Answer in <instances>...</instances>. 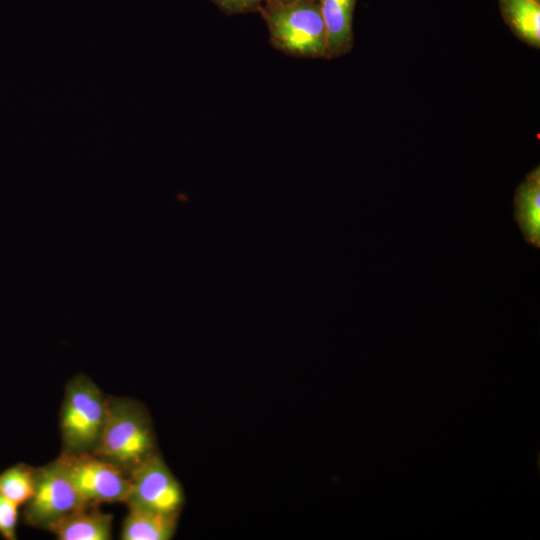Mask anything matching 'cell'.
Wrapping results in <instances>:
<instances>
[{
  "label": "cell",
  "mask_w": 540,
  "mask_h": 540,
  "mask_svg": "<svg viewBox=\"0 0 540 540\" xmlns=\"http://www.w3.org/2000/svg\"><path fill=\"white\" fill-rule=\"evenodd\" d=\"M156 453V435L146 408L130 398L107 397L106 419L93 454L129 475Z\"/></svg>",
  "instance_id": "6da1fadb"
},
{
  "label": "cell",
  "mask_w": 540,
  "mask_h": 540,
  "mask_svg": "<svg viewBox=\"0 0 540 540\" xmlns=\"http://www.w3.org/2000/svg\"><path fill=\"white\" fill-rule=\"evenodd\" d=\"M35 468L17 463L0 473V493L18 506L24 505L33 495Z\"/></svg>",
  "instance_id": "7c38bea8"
},
{
  "label": "cell",
  "mask_w": 540,
  "mask_h": 540,
  "mask_svg": "<svg viewBox=\"0 0 540 540\" xmlns=\"http://www.w3.org/2000/svg\"><path fill=\"white\" fill-rule=\"evenodd\" d=\"M296 1H300V0H267V5L268 6L283 5V4H288V3H292Z\"/></svg>",
  "instance_id": "9a60e30c"
},
{
  "label": "cell",
  "mask_w": 540,
  "mask_h": 540,
  "mask_svg": "<svg viewBox=\"0 0 540 540\" xmlns=\"http://www.w3.org/2000/svg\"><path fill=\"white\" fill-rule=\"evenodd\" d=\"M122 530V540H170L173 538L179 515L165 514L141 508H128Z\"/></svg>",
  "instance_id": "30bf717a"
},
{
  "label": "cell",
  "mask_w": 540,
  "mask_h": 540,
  "mask_svg": "<svg viewBox=\"0 0 540 540\" xmlns=\"http://www.w3.org/2000/svg\"><path fill=\"white\" fill-rule=\"evenodd\" d=\"M56 459L35 468L34 492L24 504V523L49 528L75 509L87 504Z\"/></svg>",
  "instance_id": "277c9868"
},
{
  "label": "cell",
  "mask_w": 540,
  "mask_h": 540,
  "mask_svg": "<svg viewBox=\"0 0 540 540\" xmlns=\"http://www.w3.org/2000/svg\"><path fill=\"white\" fill-rule=\"evenodd\" d=\"M18 507L0 493V536L5 540L17 539Z\"/></svg>",
  "instance_id": "4fadbf2b"
},
{
  "label": "cell",
  "mask_w": 540,
  "mask_h": 540,
  "mask_svg": "<svg viewBox=\"0 0 540 540\" xmlns=\"http://www.w3.org/2000/svg\"><path fill=\"white\" fill-rule=\"evenodd\" d=\"M113 516L99 509L98 504L87 503L67 514L49 531L59 540H110Z\"/></svg>",
  "instance_id": "52a82bcc"
},
{
  "label": "cell",
  "mask_w": 540,
  "mask_h": 540,
  "mask_svg": "<svg viewBox=\"0 0 540 540\" xmlns=\"http://www.w3.org/2000/svg\"><path fill=\"white\" fill-rule=\"evenodd\" d=\"M514 218L530 245L540 246V168H534L516 189Z\"/></svg>",
  "instance_id": "9c48e42d"
},
{
  "label": "cell",
  "mask_w": 540,
  "mask_h": 540,
  "mask_svg": "<svg viewBox=\"0 0 540 540\" xmlns=\"http://www.w3.org/2000/svg\"><path fill=\"white\" fill-rule=\"evenodd\" d=\"M536 1H538V2H539V0H536Z\"/></svg>",
  "instance_id": "2e32d148"
},
{
  "label": "cell",
  "mask_w": 540,
  "mask_h": 540,
  "mask_svg": "<svg viewBox=\"0 0 540 540\" xmlns=\"http://www.w3.org/2000/svg\"><path fill=\"white\" fill-rule=\"evenodd\" d=\"M107 412V397L86 375L67 382L60 410L64 455L93 454L99 444Z\"/></svg>",
  "instance_id": "7a4b0ae2"
},
{
  "label": "cell",
  "mask_w": 540,
  "mask_h": 540,
  "mask_svg": "<svg viewBox=\"0 0 540 540\" xmlns=\"http://www.w3.org/2000/svg\"><path fill=\"white\" fill-rule=\"evenodd\" d=\"M226 13H241L256 9L263 0H211Z\"/></svg>",
  "instance_id": "5bb4252c"
},
{
  "label": "cell",
  "mask_w": 540,
  "mask_h": 540,
  "mask_svg": "<svg viewBox=\"0 0 540 540\" xmlns=\"http://www.w3.org/2000/svg\"><path fill=\"white\" fill-rule=\"evenodd\" d=\"M271 44L295 57L327 58V37L317 0H300L263 9Z\"/></svg>",
  "instance_id": "3957f363"
},
{
  "label": "cell",
  "mask_w": 540,
  "mask_h": 540,
  "mask_svg": "<svg viewBox=\"0 0 540 540\" xmlns=\"http://www.w3.org/2000/svg\"><path fill=\"white\" fill-rule=\"evenodd\" d=\"M503 16L515 35L527 45L540 46V5L536 0H501Z\"/></svg>",
  "instance_id": "8fae6325"
},
{
  "label": "cell",
  "mask_w": 540,
  "mask_h": 540,
  "mask_svg": "<svg viewBox=\"0 0 540 540\" xmlns=\"http://www.w3.org/2000/svg\"><path fill=\"white\" fill-rule=\"evenodd\" d=\"M125 499L128 508H141L165 514L180 515L185 494L162 457L156 453L129 475Z\"/></svg>",
  "instance_id": "5b68a950"
},
{
  "label": "cell",
  "mask_w": 540,
  "mask_h": 540,
  "mask_svg": "<svg viewBox=\"0 0 540 540\" xmlns=\"http://www.w3.org/2000/svg\"><path fill=\"white\" fill-rule=\"evenodd\" d=\"M327 37V59L347 54L353 47L352 18L356 0H317Z\"/></svg>",
  "instance_id": "ba28073f"
},
{
  "label": "cell",
  "mask_w": 540,
  "mask_h": 540,
  "mask_svg": "<svg viewBox=\"0 0 540 540\" xmlns=\"http://www.w3.org/2000/svg\"><path fill=\"white\" fill-rule=\"evenodd\" d=\"M57 460L86 502H125L129 477L120 468L94 454H60Z\"/></svg>",
  "instance_id": "8992f818"
}]
</instances>
